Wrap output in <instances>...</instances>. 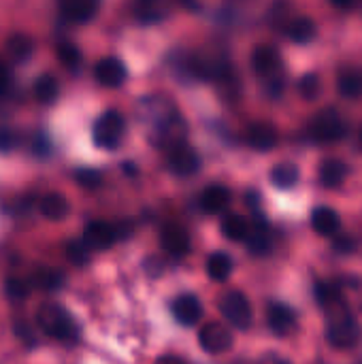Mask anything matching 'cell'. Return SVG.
I'll list each match as a JSON object with an SVG mask.
<instances>
[{"mask_svg":"<svg viewBox=\"0 0 362 364\" xmlns=\"http://www.w3.org/2000/svg\"><path fill=\"white\" fill-rule=\"evenodd\" d=\"M17 145L15 134L9 128H0V151H11Z\"/></svg>","mask_w":362,"mask_h":364,"instance_id":"d590c367","label":"cell"},{"mask_svg":"<svg viewBox=\"0 0 362 364\" xmlns=\"http://www.w3.org/2000/svg\"><path fill=\"white\" fill-rule=\"evenodd\" d=\"M361 145H362V130H361Z\"/></svg>","mask_w":362,"mask_h":364,"instance_id":"60d3db41","label":"cell"},{"mask_svg":"<svg viewBox=\"0 0 362 364\" xmlns=\"http://www.w3.org/2000/svg\"><path fill=\"white\" fill-rule=\"evenodd\" d=\"M4 51H6V55H9L11 60H15V62H26V60L32 55V51H34V43H32V38H30L28 34L15 32V34L6 36V41H4Z\"/></svg>","mask_w":362,"mask_h":364,"instance_id":"ffe728a7","label":"cell"},{"mask_svg":"<svg viewBox=\"0 0 362 364\" xmlns=\"http://www.w3.org/2000/svg\"><path fill=\"white\" fill-rule=\"evenodd\" d=\"M316 299L320 301V305H322L326 311H331V309H335V307L341 305V294H339V290H337L335 286H331V284H324V282L316 284Z\"/></svg>","mask_w":362,"mask_h":364,"instance_id":"f546056e","label":"cell"},{"mask_svg":"<svg viewBox=\"0 0 362 364\" xmlns=\"http://www.w3.org/2000/svg\"><path fill=\"white\" fill-rule=\"evenodd\" d=\"M126 64L115 55H107L94 66V77L105 87H119L126 81Z\"/></svg>","mask_w":362,"mask_h":364,"instance_id":"9c48e42d","label":"cell"},{"mask_svg":"<svg viewBox=\"0 0 362 364\" xmlns=\"http://www.w3.org/2000/svg\"><path fill=\"white\" fill-rule=\"evenodd\" d=\"M38 211H41L47 220L58 222V220H62V218L68 215V200H66V196H62V194H58V192H49V194H45V196L41 198Z\"/></svg>","mask_w":362,"mask_h":364,"instance_id":"603a6c76","label":"cell"},{"mask_svg":"<svg viewBox=\"0 0 362 364\" xmlns=\"http://www.w3.org/2000/svg\"><path fill=\"white\" fill-rule=\"evenodd\" d=\"M66 256L73 264L85 267L90 262V247L83 241H70L66 243Z\"/></svg>","mask_w":362,"mask_h":364,"instance_id":"1f68e13d","label":"cell"},{"mask_svg":"<svg viewBox=\"0 0 362 364\" xmlns=\"http://www.w3.org/2000/svg\"><path fill=\"white\" fill-rule=\"evenodd\" d=\"M354 247H356V243H354L352 237H339V239H335V250H337V252L348 254V252H352Z\"/></svg>","mask_w":362,"mask_h":364,"instance_id":"8d00e7d4","label":"cell"},{"mask_svg":"<svg viewBox=\"0 0 362 364\" xmlns=\"http://www.w3.org/2000/svg\"><path fill=\"white\" fill-rule=\"evenodd\" d=\"M252 68L262 79H275L282 68V55L273 45H258L252 53Z\"/></svg>","mask_w":362,"mask_h":364,"instance_id":"ba28073f","label":"cell"},{"mask_svg":"<svg viewBox=\"0 0 362 364\" xmlns=\"http://www.w3.org/2000/svg\"><path fill=\"white\" fill-rule=\"evenodd\" d=\"M267 322H269V328L273 333L288 335L294 328L297 316H294V311L288 305H284V303H271V307L267 311Z\"/></svg>","mask_w":362,"mask_h":364,"instance_id":"9a60e30c","label":"cell"},{"mask_svg":"<svg viewBox=\"0 0 362 364\" xmlns=\"http://www.w3.org/2000/svg\"><path fill=\"white\" fill-rule=\"evenodd\" d=\"M346 122L333 107L318 111L309 122V136L318 143H337L346 136Z\"/></svg>","mask_w":362,"mask_h":364,"instance_id":"3957f363","label":"cell"},{"mask_svg":"<svg viewBox=\"0 0 362 364\" xmlns=\"http://www.w3.org/2000/svg\"><path fill=\"white\" fill-rule=\"evenodd\" d=\"M286 34H288V38H290L292 43H297V45H307V43H312V41L316 38L318 26H316V21H314L312 17L301 15V17H297V19H292V21L288 23Z\"/></svg>","mask_w":362,"mask_h":364,"instance_id":"d6986e66","label":"cell"},{"mask_svg":"<svg viewBox=\"0 0 362 364\" xmlns=\"http://www.w3.org/2000/svg\"><path fill=\"white\" fill-rule=\"evenodd\" d=\"M228 203H230V190H228L226 186H220V183L209 186V188L203 192V196H201V207H203V211H205V213H211V215L222 213V211L228 207Z\"/></svg>","mask_w":362,"mask_h":364,"instance_id":"e0dca14e","label":"cell"},{"mask_svg":"<svg viewBox=\"0 0 362 364\" xmlns=\"http://www.w3.org/2000/svg\"><path fill=\"white\" fill-rule=\"evenodd\" d=\"M75 181L85 190H96L102 183V175L96 168H79L75 173Z\"/></svg>","mask_w":362,"mask_h":364,"instance_id":"836d02e7","label":"cell"},{"mask_svg":"<svg viewBox=\"0 0 362 364\" xmlns=\"http://www.w3.org/2000/svg\"><path fill=\"white\" fill-rule=\"evenodd\" d=\"M36 324L45 335L58 341H73L79 333L73 318L60 305H43L36 314Z\"/></svg>","mask_w":362,"mask_h":364,"instance_id":"7a4b0ae2","label":"cell"},{"mask_svg":"<svg viewBox=\"0 0 362 364\" xmlns=\"http://www.w3.org/2000/svg\"><path fill=\"white\" fill-rule=\"evenodd\" d=\"M337 90L346 98L362 96V73L361 70H344L337 79Z\"/></svg>","mask_w":362,"mask_h":364,"instance_id":"4316f807","label":"cell"},{"mask_svg":"<svg viewBox=\"0 0 362 364\" xmlns=\"http://www.w3.org/2000/svg\"><path fill=\"white\" fill-rule=\"evenodd\" d=\"M326 339L333 348L348 350L354 348L361 339V326L358 322L339 305L329 311V326H326Z\"/></svg>","mask_w":362,"mask_h":364,"instance_id":"6da1fadb","label":"cell"},{"mask_svg":"<svg viewBox=\"0 0 362 364\" xmlns=\"http://www.w3.org/2000/svg\"><path fill=\"white\" fill-rule=\"evenodd\" d=\"M207 275L213 279V282H226L233 273V258L226 254V252H213L209 258H207Z\"/></svg>","mask_w":362,"mask_h":364,"instance_id":"d4e9b609","label":"cell"},{"mask_svg":"<svg viewBox=\"0 0 362 364\" xmlns=\"http://www.w3.org/2000/svg\"><path fill=\"white\" fill-rule=\"evenodd\" d=\"M100 11V4L94 0H64L60 2V13L75 23H87L96 17Z\"/></svg>","mask_w":362,"mask_h":364,"instance_id":"5bb4252c","label":"cell"},{"mask_svg":"<svg viewBox=\"0 0 362 364\" xmlns=\"http://www.w3.org/2000/svg\"><path fill=\"white\" fill-rule=\"evenodd\" d=\"M160 243H162L164 252L171 254V256H175V258H183L192 250L188 230L181 224H175V222H166L162 226V230H160Z\"/></svg>","mask_w":362,"mask_h":364,"instance_id":"52a82bcc","label":"cell"},{"mask_svg":"<svg viewBox=\"0 0 362 364\" xmlns=\"http://www.w3.org/2000/svg\"><path fill=\"white\" fill-rule=\"evenodd\" d=\"M222 232H224V237H226L228 241H235V243L245 241V243H247L250 232H252V226H250V222H247L243 215H239V213H228V215H224V220H222Z\"/></svg>","mask_w":362,"mask_h":364,"instance_id":"44dd1931","label":"cell"},{"mask_svg":"<svg viewBox=\"0 0 362 364\" xmlns=\"http://www.w3.org/2000/svg\"><path fill=\"white\" fill-rule=\"evenodd\" d=\"M124 130H126V119L119 111H105L94 128H92V139L96 143V147L100 149H117L122 139H124Z\"/></svg>","mask_w":362,"mask_h":364,"instance_id":"277c9868","label":"cell"},{"mask_svg":"<svg viewBox=\"0 0 362 364\" xmlns=\"http://www.w3.org/2000/svg\"><path fill=\"white\" fill-rule=\"evenodd\" d=\"M348 179V166L346 162L337 160V158H331V160H324L322 166H320V183L329 190H337L344 186V181Z\"/></svg>","mask_w":362,"mask_h":364,"instance_id":"ac0fdd59","label":"cell"},{"mask_svg":"<svg viewBox=\"0 0 362 364\" xmlns=\"http://www.w3.org/2000/svg\"><path fill=\"white\" fill-rule=\"evenodd\" d=\"M171 309H173V318L181 326H194L203 318V305H201V301L194 294H181V296H177L173 301Z\"/></svg>","mask_w":362,"mask_h":364,"instance_id":"7c38bea8","label":"cell"},{"mask_svg":"<svg viewBox=\"0 0 362 364\" xmlns=\"http://www.w3.org/2000/svg\"><path fill=\"white\" fill-rule=\"evenodd\" d=\"M156 364H186V360H183V358H179V356H171V354H166V356L158 358Z\"/></svg>","mask_w":362,"mask_h":364,"instance_id":"f35d334b","label":"cell"},{"mask_svg":"<svg viewBox=\"0 0 362 364\" xmlns=\"http://www.w3.org/2000/svg\"><path fill=\"white\" fill-rule=\"evenodd\" d=\"M258 364H290L288 360H284L282 356H267V358H262Z\"/></svg>","mask_w":362,"mask_h":364,"instance_id":"ab89813d","label":"cell"},{"mask_svg":"<svg viewBox=\"0 0 362 364\" xmlns=\"http://www.w3.org/2000/svg\"><path fill=\"white\" fill-rule=\"evenodd\" d=\"M162 17H164V9L160 4L147 2V4L137 6V19L141 23H154V21H160Z\"/></svg>","mask_w":362,"mask_h":364,"instance_id":"d6a6232c","label":"cell"},{"mask_svg":"<svg viewBox=\"0 0 362 364\" xmlns=\"http://www.w3.org/2000/svg\"><path fill=\"white\" fill-rule=\"evenodd\" d=\"M301 173L299 166L292 162H280L271 168V181L280 188V190H290L299 183Z\"/></svg>","mask_w":362,"mask_h":364,"instance_id":"484cf974","label":"cell"},{"mask_svg":"<svg viewBox=\"0 0 362 364\" xmlns=\"http://www.w3.org/2000/svg\"><path fill=\"white\" fill-rule=\"evenodd\" d=\"M312 228L322 235V237H331L335 232H339L341 228V215L331 209V207H318L312 213Z\"/></svg>","mask_w":362,"mask_h":364,"instance_id":"2e32d148","label":"cell"},{"mask_svg":"<svg viewBox=\"0 0 362 364\" xmlns=\"http://www.w3.org/2000/svg\"><path fill=\"white\" fill-rule=\"evenodd\" d=\"M90 250H98V252H102V250H109L115 241H117V230L111 226V224H107V222H102V220H94V222H90L85 228H83V239H81Z\"/></svg>","mask_w":362,"mask_h":364,"instance_id":"8fae6325","label":"cell"},{"mask_svg":"<svg viewBox=\"0 0 362 364\" xmlns=\"http://www.w3.org/2000/svg\"><path fill=\"white\" fill-rule=\"evenodd\" d=\"M198 343L207 354H224L233 348V335L224 324L209 322L201 328Z\"/></svg>","mask_w":362,"mask_h":364,"instance_id":"8992f818","label":"cell"},{"mask_svg":"<svg viewBox=\"0 0 362 364\" xmlns=\"http://www.w3.org/2000/svg\"><path fill=\"white\" fill-rule=\"evenodd\" d=\"M55 55H58V60H60L66 68H70V70H75V68L81 64V51H79V47H77L75 43H68V41L58 43Z\"/></svg>","mask_w":362,"mask_h":364,"instance_id":"f1b7e54d","label":"cell"},{"mask_svg":"<svg viewBox=\"0 0 362 364\" xmlns=\"http://www.w3.org/2000/svg\"><path fill=\"white\" fill-rule=\"evenodd\" d=\"M4 294L11 301H23L28 296V286L19 277H11V279L4 282Z\"/></svg>","mask_w":362,"mask_h":364,"instance_id":"e575fe53","label":"cell"},{"mask_svg":"<svg viewBox=\"0 0 362 364\" xmlns=\"http://www.w3.org/2000/svg\"><path fill=\"white\" fill-rule=\"evenodd\" d=\"M220 311L230 326L241 328V331L250 328L252 318H254L247 296L239 290H230L220 299Z\"/></svg>","mask_w":362,"mask_h":364,"instance_id":"5b68a950","label":"cell"},{"mask_svg":"<svg viewBox=\"0 0 362 364\" xmlns=\"http://www.w3.org/2000/svg\"><path fill=\"white\" fill-rule=\"evenodd\" d=\"M32 92H34V98H36L38 102L51 105V102H55L58 96H60V81H58L51 73H45V75L36 77Z\"/></svg>","mask_w":362,"mask_h":364,"instance_id":"cb8c5ba5","label":"cell"},{"mask_svg":"<svg viewBox=\"0 0 362 364\" xmlns=\"http://www.w3.org/2000/svg\"><path fill=\"white\" fill-rule=\"evenodd\" d=\"M247 247L254 256H267L273 250V237H271V230H269L265 220L256 222V226L252 228L250 239H247Z\"/></svg>","mask_w":362,"mask_h":364,"instance_id":"7402d4cb","label":"cell"},{"mask_svg":"<svg viewBox=\"0 0 362 364\" xmlns=\"http://www.w3.org/2000/svg\"><path fill=\"white\" fill-rule=\"evenodd\" d=\"M36 284L43 286L45 290L53 292V290L64 286V275L58 269H43V271L36 273Z\"/></svg>","mask_w":362,"mask_h":364,"instance_id":"4dcf8cb0","label":"cell"},{"mask_svg":"<svg viewBox=\"0 0 362 364\" xmlns=\"http://www.w3.org/2000/svg\"><path fill=\"white\" fill-rule=\"evenodd\" d=\"M299 94L305 98V100H316L320 94H322V77L318 73H307L301 77L299 81Z\"/></svg>","mask_w":362,"mask_h":364,"instance_id":"83f0119b","label":"cell"},{"mask_svg":"<svg viewBox=\"0 0 362 364\" xmlns=\"http://www.w3.org/2000/svg\"><path fill=\"white\" fill-rule=\"evenodd\" d=\"M9 81H11V75H9V68H6V64L0 60V96L6 92V87H9Z\"/></svg>","mask_w":362,"mask_h":364,"instance_id":"74e56055","label":"cell"},{"mask_svg":"<svg viewBox=\"0 0 362 364\" xmlns=\"http://www.w3.org/2000/svg\"><path fill=\"white\" fill-rule=\"evenodd\" d=\"M169 168L179 175V177H190L194 173H198L201 168V158L196 154L194 147H190L188 143L175 147L169 151Z\"/></svg>","mask_w":362,"mask_h":364,"instance_id":"30bf717a","label":"cell"},{"mask_svg":"<svg viewBox=\"0 0 362 364\" xmlns=\"http://www.w3.org/2000/svg\"><path fill=\"white\" fill-rule=\"evenodd\" d=\"M247 145L256 151H271L275 149L280 136H277V128L269 122H256L247 128Z\"/></svg>","mask_w":362,"mask_h":364,"instance_id":"4fadbf2b","label":"cell"}]
</instances>
